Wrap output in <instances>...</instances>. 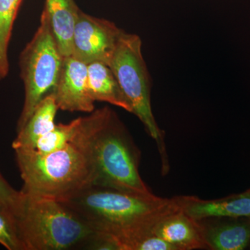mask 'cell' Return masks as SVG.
I'll return each instance as SVG.
<instances>
[{
	"instance_id": "cell-1",
	"label": "cell",
	"mask_w": 250,
	"mask_h": 250,
	"mask_svg": "<svg viewBox=\"0 0 250 250\" xmlns=\"http://www.w3.org/2000/svg\"><path fill=\"white\" fill-rule=\"evenodd\" d=\"M62 202L111 238L116 250H134L158 221L177 207L174 197L143 196L96 185Z\"/></svg>"
},
{
	"instance_id": "cell-2",
	"label": "cell",
	"mask_w": 250,
	"mask_h": 250,
	"mask_svg": "<svg viewBox=\"0 0 250 250\" xmlns=\"http://www.w3.org/2000/svg\"><path fill=\"white\" fill-rule=\"evenodd\" d=\"M15 154L24 182L22 191L27 195L62 202L93 185L86 117L82 118L75 139L62 149L43 155L22 149L15 150Z\"/></svg>"
},
{
	"instance_id": "cell-3",
	"label": "cell",
	"mask_w": 250,
	"mask_h": 250,
	"mask_svg": "<svg viewBox=\"0 0 250 250\" xmlns=\"http://www.w3.org/2000/svg\"><path fill=\"white\" fill-rule=\"evenodd\" d=\"M94 167L93 185L143 196L153 192L139 172L140 152L127 129L108 106L86 117Z\"/></svg>"
},
{
	"instance_id": "cell-4",
	"label": "cell",
	"mask_w": 250,
	"mask_h": 250,
	"mask_svg": "<svg viewBox=\"0 0 250 250\" xmlns=\"http://www.w3.org/2000/svg\"><path fill=\"white\" fill-rule=\"evenodd\" d=\"M22 193L15 220L25 250H85L96 231L75 210L60 201Z\"/></svg>"
},
{
	"instance_id": "cell-5",
	"label": "cell",
	"mask_w": 250,
	"mask_h": 250,
	"mask_svg": "<svg viewBox=\"0 0 250 250\" xmlns=\"http://www.w3.org/2000/svg\"><path fill=\"white\" fill-rule=\"evenodd\" d=\"M108 66L114 73L122 90L146 131L156 141L161 157L162 173L170 169L164 132L158 126L151 104L152 80L142 54L140 36L122 31Z\"/></svg>"
},
{
	"instance_id": "cell-6",
	"label": "cell",
	"mask_w": 250,
	"mask_h": 250,
	"mask_svg": "<svg viewBox=\"0 0 250 250\" xmlns=\"http://www.w3.org/2000/svg\"><path fill=\"white\" fill-rule=\"evenodd\" d=\"M62 60L63 57L47 20L41 15L40 26L20 58L24 102L18 121L17 132L27 123L41 100L53 91L58 82Z\"/></svg>"
},
{
	"instance_id": "cell-7",
	"label": "cell",
	"mask_w": 250,
	"mask_h": 250,
	"mask_svg": "<svg viewBox=\"0 0 250 250\" xmlns=\"http://www.w3.org/2000/svg\"><path fill=\"white\" fill-rule=\"evenodd\" d=\"M122 31L111 21L80 11L74 31L72 55L87 64L98 62L108 65Z\"/></svg>"
},
{
	"instance_id": "cell-8",
	"label": "cell",
	"mask_w": 250,
	"mask_h": 250,
	"mask_svg": "<svg viewBox=\"0 0 250 250\" xmlns=\"http://www.w3.org/2000/svg\"><path fill=\"white\" fill-rule=\"evenodd\" d=\"M52 95L59 109L92 113L95 103L88 85V64L74 57H63L58 82Z\"/></svg>"
},
{
	"instance_id": "cell-9",
	"label": "cell",
	"mask_w": 250,
	"mask_h": 250,
	"mask_svg": "<svg viewBox=\"0 0 250 250\" xmlns=\"http://www.w3.org/2000/svg\"><path fill=\"white\" fill-rule=\"evenodd\" d=\"M174 198L180 209L197 221L214 218H250V189L218 200H205L195 196Z\"/></svg>"
},
{
	"instance_id": "cell-10",
	"label": "cell",
	"mask_w": 250,
	"mask_h": 250,
	"mask_svg": "<svg viewBox=\"0 0 250 250\" xmlns=\"http://www.w3.org/2000/svg\"><path fill=\"white\" fill-rule=\"evenodd\" d=\"M152 233L168 243L174 250L208 249L200 222L186 214L178 205L158 221Z\"/></svg>"
},
{
	"instance_id": "cell-11",
	"label": "cell",
	"mask_w": 250,
	"mask_h": 250,
	"mask_svg": "<svg viewBox=\"0 0 250 250\" xmlns=\"http://www.w3.org/2000/svg\"><path fill=\"white\" fill-rule=\"evenodd\" d=\"M80 11L74 0H46L42 15L63 57L72 55L74 31Z\"/></svg>"
},
{
	"instance_id": "cell-12",
	"label": "cell",
	"mask_w": 250,
	"mask_h": 250,
	"mask_svg": "<svg viewBox=\"0 0 250 250\" xmlns=\"http://www.w3.org/2000/svg\"><path fill=\"white\" fill-rule=\"evenodd\" d=\"M200 222L208 249L243 250L250 243V218L208 225Z\"/></svg>"
},
{
	"instance_id": "cell-13",
	"label": "cell",
	"mask_w": 250,
	"mask_h": 250,
	"mask_svg": "<svg viewBox=\"0 0 250 250\" xmlns=\"http://www.w3.org/2000/svg\"><path fill=\"white\" fill-rule=\"evenodd\" d=\"M88 91L95 102L111 104L133 113L132 106L122 90L114 73L104 62L88 64Z\"/></svg>"
},
{
	"instance_id": "cell-14",
	"label": "cell",
	"mask_w": 250,
	"mask_h": 250,
	"mask_svg": "<svg viewBox=\"0 0 250 250\" xmlns=\"http://www.w3.org/2000/svg\"><path fill=\"white\" fill-rule=\"evenodd\" d=\"M58 110L52 93L46 95L36 106L22 129L18 131L17 136L12 143L13 149H30L38 140L55 127V118Z\"/></svg>"
},
{
	"instance_id": "cell-15",
	"label": "cell",
	"mask_w": 250,
	"mask_h": 250,
	"mask_svg": "<svg viewBox=\"0 0 250 250\" xmlns=\"http://www.w3.org/2000/svg\"><path fill=\"white\" fill-rule=\"evenodd\" d=\"M81 122L82 118H78L67 124L56 125L53 129L38 140L27 150L43 155L62 149L75 139L80 129Z\"/></svg>"
},
{
	"instance_id": "cell-16",
	"label": "cell",
	"mask_w": 250,
	"mask_h": 250,
	"mask_svg": "<svg viewBox=\"0 0 250 250\" xmlns=\"http://www.w3.org/2000/svg\"><path fill=\"white\" fill-rule=\"evenodd\" d=\"M0 244L8 250H25L14 215L0 202Z\"/></svg>"
},
{
	"instance_id": "cell-17",
	"label": "cell",
	"mask_w": 250,
	"mask_h": 250,
	"mask_svg": "<svg viewBox=\"0 0 250 250\" xmlns=\"http://www.w3.org/2000/svg\"><path fill=\"white\" fill-rule=\"evenodd\" d=\"M21 1L22 0H0V49L6 58L13 25Z\"/></svg>"
},
{
	"instance_id": "cell-18",
	"label": "cell",
	"mask_w": 250,
	"mask_h": 250,
	"mask_svg": "<svg viewBox=\"0 0 250 250\" xmlns=\"http://www.w3.org/2000/svg\"><path fill=\"white\" fill-rule=\"evenodd\" d=\"M23 197L22 191L11 187L0 172V202L14 215L17 213Z\"/></svg>"
},
{
	"instance_id": "cell-19",
	"label": "cell",
	"mask_w": 250,
	"mask_h": 250,
	"mask_svg": "<svg viewBox=\"0 0 250 250\" xmlns=\"http://www.w3.org/2000/svg\"><path fill=\"white\" fill-rule=\"evenodd\" d=\"M135 250H174L173 247L154 233H149L136 245Z\"/></svg>"
},
{
	"instance_id": "cell-20",
	"label": "cell",
	"mask_w": 250,
	"mask_h": 250,
	"mask_svg": "<svg viewBox=\"0 0 250 250\" xmlns=\"http://www.w3.org/2000/svg\"><path fill=\"white\" fill-rule=\"evenodd\" d=\"M9 61L5 57L0 49V80L4 79L9 72Z\"/></svg>"
}]
</instances>
